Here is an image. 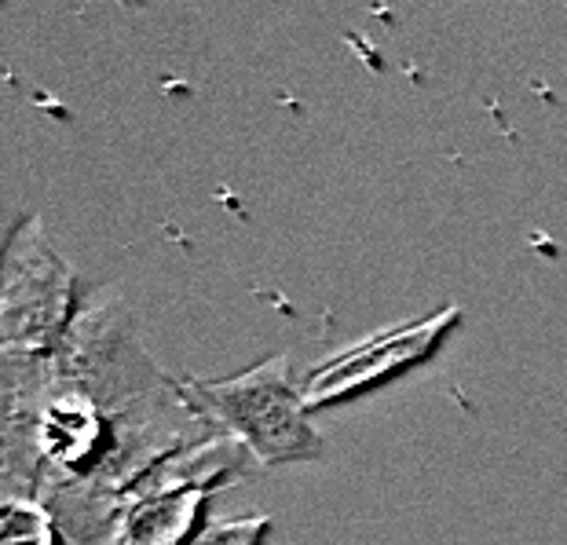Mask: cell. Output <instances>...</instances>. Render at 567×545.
Here are the masks:
<instances>
[{"label":"cell","instance_id":"8992f818","mask_svg":"<svg viewBox=\"0 0 567 545\" xmlns=\"http://www.w3.org/2000/svg\"><path fill=\"white\" fill-rule=\"evenodd\" d=\"M271 535V516H246V520H227V524L202 527L190 545H264Z\"/></svg>","mask_w":567,"mask_h":545},{"label":"cell","instance_id":"6da1fadb","mask_svg":"<svg viewBox=\"0 0 567 545\" xmlns=\"http://www.w3.org/2000/svg\"><path fill=\"white\" fill-rule=\"evenodd\" d=\"M184 389L190 403L260 469L319 462L326 454L322 435L311 425L305 384L293 381L286 356H271L220 381L184 378Z\"/></svg>","mask_w":567,"mask_h":545},{"label":"cell","instance_id":"5b68a950","mask_svg":"<svg viewBox=\"0 0 567 545\" xmlns=\"http://www.w3.org/2000/svg\"><path fill=\"white\" fill-rule=\"evenodd\" d=\"M0 545H59V520L52 508L27 498H4Z\"/></svg>","mask_w":567,"mask_h":545},{"label":"cell","instance_id":"3957f363","mask_svg":"<svg viewBox=\"0 0 567 545\" xmlns=\"http://www.w3.org/2000/svg\"><path fill=\"white\" fill-rule=\"evenodd\" d=\"M213 443L173 457L136 498L128 502L111 545H190L209 494L238 480L227 462H216Z\"/></svg>","mask_w":567,"mask_h":545},{"label":"cell","instance_id":"277c9868","mask_svg":"<svg viewBox=\"0 0 567 545\" xmlns=\"http://www.w3.org/2000/svg\"><path fill=\"white\" fill-rule=\"evenodd\" d=\"M457 326V311H436L429 319H417L400 330L373 333L370 341L344 348L341 356L322 362L308 373L305 381V399L311 410L319 407H337L348 399H359L373 392L378 384H389L403 378L406 370L421 367L432 351L443 345V337Z\"/></svg>","mask_w":567,"mask_h":545},{"label":"cell","instance_id":"7a4b0ae2","mask_svg":"<svg viewBox=\"0 0 567 545\" xmlns=\"http://www.w3.org/2000/svg\"><path fill=\"white\" fill-rule=\"evenodd\" d=\"M78 289L74 268L52 249L38 216H27L8 235L4 249V356H55L84 308Z\"/></svg>","mask_w":567,"mask_h":545}]
</instances>
